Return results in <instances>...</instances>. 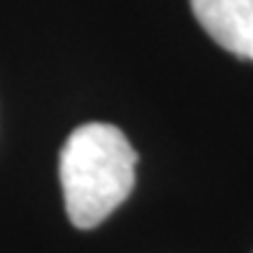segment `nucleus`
<instances>
[{
  "mask_svg": "<svg viewBox=\"0 0 253 253\" xmlns=\"http://www.w3.org/2000/svg\"><path fill=\"white\" fill-rule=\"evenodd\" d=\"M137 153L114 124L90 122L67 137L60 153V183L70 222L101 225L134 189Z\"/></svg>",
  "mask_w": 253,
  "mask_h": 253,
  "instance_id": "nucleus-1",
  "label": "nucleus"
},
{
  "mask_svg": "<svg viewBox=\"0 0 253 253\" xmlns=\"http://www.w3.org/2000/svg\"><path fill=\"white\" fill-rule=\"evenodd\" d=\"M191 10L222 49L253 60V0H191Z\"/></svg>",
  "mask_w": 253,
  "mask_h": 253,
  "instance_id": "nucleus-2",
  "label": "nucleus"
}]
</instances>
